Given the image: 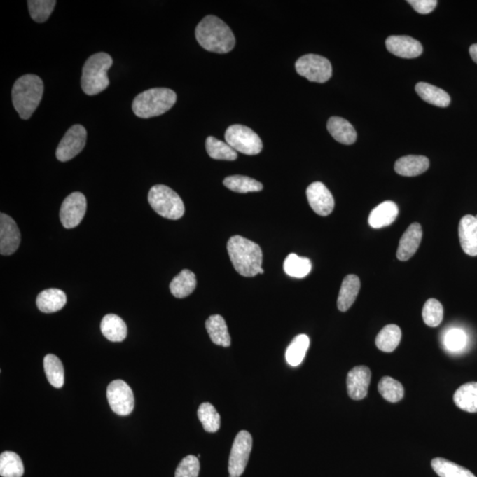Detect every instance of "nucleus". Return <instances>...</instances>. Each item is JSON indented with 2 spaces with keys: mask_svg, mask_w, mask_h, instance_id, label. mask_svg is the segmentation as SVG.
Here are the masks:
<instances>
[{
  "mask_svg": "<svg viewBox=\"0 0 477 477\" xmlns=\"http://www.w3.org/2000/svg\"><path fill=\"white\" fill-rule=\"evenodd\" d=\"M360 289V279L357 275L350 274L345 277L338 297V309L343 312L350 310L357 300Z\"/></svg>",
  "mask_w": 477,
  "mask_h": 477,
  "instance_id": "obj_21",
  "label": "nucleus"
},
{
  "mask_svg": "<svg viewBox=\"0 0 477 477\" xmlns=\"http://www.w3.org/2000/svg\"><path fill=\"white\" fill-rule=\"evenodd\" d=\"M196 287V277L191 270H181L170 283V291L176 298L188 297L194 292Z\"/></svg>",
  "mask_w": 477,
  "mask_h": 477,
  "instance_id": "obj_28",
  "label": "nucleus"
},
{
  "mask_svg": "<svg viewBox=\"0 0 477 477\" xmlns=\"http://www.w3.org/2000/svg\"><path fill=\"white\" fill-rule=\"evenodd\" d=\"M101 331L108 340L121 343L126 339L127 327L123 318L117 314H106L101 322Z\"/></svg>",
  "mask_w": 477,
  "mask_h": 477,
  "instance_id": "obj_25",
  "label": "nucleus"
},
{
  "mask_svg": "<svg viewBox=\"0 0 477 477\" xmlns=\"http://www.w3.org/2000/svg\"><path fill=\"white\" fill-rule=\"evenodd\" d=\"M205 145L209 157L216 160L233 161L238 158L237 152L228 144L215 137H209L206 139Z\"/></svg>",
  "mask_w": 477,
  "mask_h": 477,
  "instance_id": "obj_33",
  "label": "nucleus"
},
{
  "mask_svg": "<svg viewBox=\"0 0 477 477\" xmlns=\"http://www.w3.org/2000/svg\"><path fill=\"white\" fill-rule=\"evenodd\" d=\"M43 368L49 383L53 387L62 388L65 382V371L62 361L56 355L47 354L43 360Z\"/></svg>",
  "mask_w": 477,
  "mask_h": 477,
  "instance_id": "obj_31",
  "label": "nucleus"
},
{
  "mask_svg": "<svg viewBox=\"0 0 477 477\" xmlns=\"http://www.w3.org/2000/svg\"><path fill=\"white\" fill-rule=\"evenodd\" d=\"M431 466L436 475L441 477H476L469 469L444 458L433 459Z\"/></svg>",
  "mask_w": 477,
  "mask_h": 477,
  "instance_id": "obj_34",
  "label": "nucleus"
},
{
  "mask_svg": "<svg viewBox=\"0 0 477 477\" xmlns=\"http://www.w3.org/2000/svg\"><path fill=\"white\" fill-rule=\"evenodd\" d=\"M25 466L21 457L13 452H4L0 455V476L2 477H22Z\"/></svg>",
  "mask_w": 477,
  "mask_h": 477,
  "instance_id": "obj_32",
  "label": "nucleus"
},
{
  "mask_svg": "<svg viewBox=\"0 0 477 477\" xmlns=\"http://www.w3.org/2000/svg\"><path fill=\"white\" fill-rule=\"evenodd\" d=\"M206 330L213 343L228 347L231 346V337L228 333L224 318L219 314H213L209 317L205 323Z\"/></svg>",
  "mask_w": 477,
  "mask_h": 477,
  "instance_id": "obj_24",
  "label": "nucleus"
},
{
  "mask_svg": "<svg viewBox=\"0 0 477 477\" xmlns=\"http://www.w3.org/2000/svg\"><path fill=\"white\" fill-rule=\"evenodd\" d=\"M198 415L205 431L215 433L221 428V415L209 402L200 405Z\"/></svg>",
  "mask_w": 477,
  "mask_h": 477,
  "instance_id": "obj_37",
  "label": "nucleus"
},
{
  "mask_svg": "<svg viewBox=\"0 0 477 477\" xmlns=\"http://www.w3.org/2000/svg\"><path fill=\"white\" fill-rule=\"evenodd\" d=\"M87 211V200L82 193L70 194L62 202L60 218L64 228L72 229L79 226Z\"/></svg>",
  "mask_w": 477,
  "mask_h": 477,
  "instance_id": "obj_12",
  "label": "nucleus"
},
{
  "mask_svg": "<svg viewBox=\"0 0 477 477\" xmlns=\"http://www.w3.org/2000/svg\"><path fill=\"white\" fill-rule=\"evenodd\" d=\"M468 337L465 331L461 329H452L446 333L444 344L449 351L457 352L466 347Z\"/></svg>",
  "mask_w": 477,
  "mask_h": 477,
  "instance_id": "obj_42",
  "label": "nucleus"
},
{
  "mask_svg": "<svg viewBox=\"0 0 477 477\" xmlns=\"http://www.w3.org/2000/svg\"><path fill=\"white\" fill-rule=\"evenodd\" d=\"M469 53L473 62H475L477 64V43H476V45L470 46Z\"/></svg>",
  "mask_w": 477,
  "mask_h": 477,
  "instance_id": "obj_44",
  "label": "nucleus"
},
{
  "mask_svg": "<svg viewBox=\"0 0 477 477\" xmlns=\"http://www.w3.org/2000/svg\"><path fill=\"white\" fill-rule=\"evenodd\" d=\"M307 198L310 207L317 215L326 216L333 212L334 198L322 182L317 181L307 188Z\"/></svg>",
  "mask_w": 477,
  "mask_h": 477,
  "instance_id": "obj_13",
  "label": "nucleus"
},
{
  "mask_svg": "<svg viewBox=\"0 0 477 477\" xmlns=\"http://www.w3.org/2000/svg\"><path fill=\"white\" fill-rule=\"evenodd\" d=\"M444 317L442 304L436 299H429L422 309V319L428 326L436 327L441 324Z\"/></svg>",
  "mask_w": 477,
  "mask_h": 477,
  "instance_id": "obj_40",
  "label": "nucleus"
},
{
  "mask_svg": "<svg viewBox=\"0 0 477 477\" xmlns=\"http://www.w3.org/2000/svg\"><path fill=\"white\" fill-rule=\"evenodd\" d=\"M296 69L300 76L312 83H326L333 74V67L329 60L317 54L300 57L296 63Z\"/></svg>",
  "mask_w": 477,
  "mask_h": 477,
  "instance_id": "obj_8",
  "label": "nucleus"
},
{
  "mask_svg": "<svg viewBox=\"0 0 477 477\" xmlns=\"http://www.w3.org/2000/svg\"><path fill=\"white\" fill-rule=\"evenodd\" d=\"M67 303V296L62 290L50 289L43 291L36 298V305L43 313H54L63 309Z\"/></svg>",
  "mask_w": 477,
  "mask_h": 477,
  "instance_id": "obj_23",
  "label": "nucleus"
},
{
  "mask_svg": "<svg viewBox=\"0 0 477 477\" xmlns=\"http://www.w3.org/2000/svg\"><path fill=\"white\" fill-rule=\"evenodd\" d=\"M327 130L331 137L340 144L351 145L357 141V131L350 123L343 118H330L327 123Z\"/></svg>",
  "mask_w": 477,
  "mask_h": 477,
  "instance_id": "obj_22",
  "label": "nucleus"
},
{
  "mask_svg": "<svg viewBox=\"0 0 477 477\" xmlns=\"http://www.w3.org/2000/svg\"><path fill=\"white\" fill-rule=\"evenodd\" d=\"M226 188L233 192L245 193L259 192L263 191V184L255 179L247 177V176L233 175L226 177L223 181Z\"/></svg>",
  "mask_w": 477,
  "mask_h": 477,
  "instance_id": "obj_36",
  "label": "nucleus"
},
{
  "mask_svg": "<svg viewBox=\"0 0 477 477\" xmlns=\"http://www.w3.org/2000/svg\"><path fill=\"white\" fill-rule=\"evenodd\" d=\"M453 401L462 410L477 413V382L462 385L453 395Z\"/></svg>",
  "mask_w": 477,
  "mask_h": 477,
  "instance_id": "obj_26",
  "label": "nucleus"
},
{
  "mask_svg": "<svg viewBox=\"0 0 477 477\" xmlns=\"http://www.w3.org/2000/svg\"><path fill=\"white\" fill-rule=\"evenodd\" d=\"M476 216V219H477V215H476V216Z\"/></svg>",
  "mask_w": 477,
  "mask_h": 477,
  "instance_id": "obj_45",
  "label": "nucleus"
},
{
  "mask_svg": "<svg viewBox=\"0 0 477 477\" xmlns=\"http://www.w3.org/2000/svg\"><path fill=\"white\" fill-rule=\"evenodd\" d=\"M200 471V462L198 457L188 455L185 457L177 466L175 477H198Z\"/></svg>",
  "mask_w": 477,
  "mask_h": 477,
  "instance_id": "obj_41",
  "label": "nucleus"
},
{
  "mask_svg": "<svg viewBox=\"0 0 477 477\" xmlns=\"http://www.w3.org/2000/svg\"><path fill=\"white\" fill-rule=\"evenodd\" d=\"M55 0H29L28 1L30 16L36 22H45L49 19L56 6Z\"/></svg>",
  "mask_w": 477,
  "mask_h": 477,
  "instance_id": "obj_39",
  "label": "nucleus"
},
{
  "mask_svg": "<svg viewBox=\"0 0 477 477\" xmlns=\"http://www.w3.org/2000/svg\"><path fill=\"white\" fill-rule=\"evenodd\" d=\"M196 40L202 48L216 53H228L235 48V36L222 20L208 15L195 29Z\"/></svg>",
  "mask_w": 477,
  "mask_h": 477,
  "instance_id": "obj_1",
  "label": "nucleus"
},
{
  "mask_svg": "<svg viewBox=\"0 0 477 477\" xmlns=\"http://www.w3.org/2000/svg\"><path fill=\"white\" fill-rule=\"evenodd\" d=\"M87 131L82 125H74L67 131L57 148L56 157L60 162H67L76 157L85 147Z\"/></svg>",
  "mask_w": 477,
  "mask_h": 477,
  "instance_id": "obj_11",
  "label": "nucleus"
},
{
  "mask_svg": "<svg viewBox=\"0 0 477 477\" xmlns=\"http://www.w3.org/2000/svg\"><path fill=\"white\" fill-rule=\"evenodd\" d=\"M230 260L237 272L243 277H251L262 269L263 252L256 242L244 237H231L228 242Z\"/></svg>",
  "mask_w": 477,
  "mask_h": 477,
  "instance_id": "obj_2",
  "label": "nucleus"
},
{
  "mask_svg": "<svg viewBox=\"0 0 477 477\" xmlns=\"http://www.w3.org/2000/svg\"><path fill=\"white\" fill-rule=\"evenodd\" d=\"M401 340V328L396 324H388L378 334L375 345L378 350L392 353L399 346Z\"/></svg>",
  "mask_w": 477,
  "mask_h": 477,
  "instance_id": "obj_29",
  "label": "nucleus"
},
{
  "mask_svg": "<svg viewBox=\"0 0 477 477\" xmlns=\"http://www.w3.org/2000/svg\"><path fill=\"white\" fill-rule=\"evenodd\" d=\"M399 208L395 202L385 201L372 209L368 216V224L375 229L385 228L392 224L397 219Z\"/></svg>",
  "mask_w": 477,
  "mask_h": 477,
  "instance_id": "obj_20",
  "label": "nucleus"
},
{
  "mask_svg": "<svg viewBox=\"0 0 477 477\" xmlns=\"http://www.w3.org/2000/svg\"><path fill=\"white\" fill-rule=\"evenodd\" d=\"M378 391L382 397L392 403H396L404 397V388L400 382L390 377H384L378 384Z\"/></svg>",
  "mask_w": 477,
  "mask_h": 477,
  "instance_id": "obj_38",
  "label": "nucleus"
},
{
  "mask_svg": "<svg viewBox=\"0 0 477 477\" xmlns=\"http://www.w3.org/2000/svg\"><path fill=\"white\" fill-rule=\"evenodd\" d=\"M177 96L167 88H154L144 91L134 98L133 111L137 117L150 118L164 114L174 106Z\"/></svg>",
  "mask_w": 477,
  "mask_h": 477,
  "instance_id": "obj_4",
  "label": "nucleus"
},
{
  "mask_svg": "<svg viewBox=\"0 0 477 477\" xmlns=\"http://www.w3.org/2000/svg\"><path fill=\"white\" fill-rule=\"evenodd\" d=\"M385 45L389 52L403 59H415L420 56L424 50L420 42L407 36H389Z\"/></svg>",
  "mask_w": 477,
  "mask_h": 477,
  "instance_id": "obj_16",
  "label": "nucleus"
},
{
  "mask_svg": "<svg viewBox=\"0 0 477 477\" xmlns=\"http://www.w3.org/2000/svg\"><path fill=\"white\" fill-rule=\"evenodd\" d=\"M422 238V228L419 223H413L408 226L407 231L401 236L397 249V258L400 261H408L421 244Z\"/></svg>",
  "mask_w": 477,
  "mask_h": 477,
  "instance_id": "obj_17",
  "label": "nucleus"
},
{
  "mask_svg": "<svg viewBox=\"0 0 477 477\" xmlns=\"http://www.w3.org/2000/svg\"><path fill=\"white\" fill-rule=\"evenodd\" d=\"M310 343V338L306 334H300L294 338L286 352V359L290 366L297 367L303 363Z\"/></svg>",
  "mask_w": 477,
  "mask_h": 477,
  "instance_id": "obj_30",
  "label": "nucleus"
},
{
  "mask_svg": "<svg viewBox=\"0 0 477 477\" xmlns=\"http://www.w3.org/2000/svg\"><path fill=\"white\" fill-rule=\"evenodd\" d=\"M226 143L228 144L236 152L254 155L259 154L263 150V143L258 134L251 128L242 125H233L225 134Z\"/></svg>",
  "mask_w": 477,
  "mask_h": 477,
  "instance_id": "obj_7",
  "label": "nucleus"
},
{
  "mask_svg": "<svg viewBox=\"0 0 477 477\" xmlns=\"http://www.w3.org/2000/svg\"><path fill=\"white\" fill-rule=\"evenodd\" d=\"M459 237L462 248L466 255L477 256V219L472 215L463 216L459 221Z\"/></svg>",
  "mask_w": 477,
  "mask_h": 477,
  "instance_id": "obj_18",
  "label": "nucleus"
},
{
  "mask_svg": "<svg viewBox=\"0 0 477 477\" xmlns=\"http://www.w3.org/2000/svg\"><path fill=\"white\" fill-rule=\"evenodd\" d=\"M311 262L307 257H300L296 254H290L284 263V270L287 275L296 279H303L311 272Z\"/></svg>",
  "mask_w": 477,
  "mask_h": 477,
  "instance_id": "obj_35",
  "label": "nucleus"
},
{
  "mask_svg": "<svg viewBox=\"0 0 477 477\" xmlns=\"http://www.w3.org/2000/svg\"><path fill=\"white\" fill-rule=\"evenodd\" d=\"M113 66V59L106 53H98L86 60L83 69L81 85L89 96L102 92L109 86L107 71Z\"/></svg>",
  "mask_w": 477,
  "mask_h": 477,
  "instance_id": "obj_5",
  "label": "nucleus"
},
{
  "mask_svg": "<svg viewBox=\"0 0 477 477\" xmlns=\"http://www.w3.org/2000/svg\"><path fill=\"white\" fill-rule=\"evenodd\" d=\"M408 2L416 12L422 13V15H427V13H431L438 5V1H436V0H409Z\"/></svg>",
  "mask_w": 477,
  "mask_h": 477,
  "instance_id": "obj_43",
  "label": "nucleus"
},
{
  "mask_svg": "<svg viewBox=\"0 0 477 477\" xmlns=\"http://www.w3.org/2000/svg\"><path fill=\"white\" fill-rule=\"evenodd\" d=\"M429 167L428 158L424 155H409L396 161L394 170L398 174L414 177L424 174Z\"/></svg>",
  "mask_w": 477,
  "mask_h": 477,
  "instance_id": "obj_19",
  "label": "nucleus"
},
{
  "mask_svg": "<svg viewBox=\"0 0 477 477\" xmlns=\"http://www.w3.org/2000/svg\"><path fill=\"white\" fill-rule=\"evenodd\" d=\"M252 445L253 439L249 432L242 431L237 434L229 457L230 477H240L245 471Z\"/></svg>",
  "mask_w": 477,
  "mask_h": 477,
  "instance_id": "obj_9",
  "label": "nucleus"
},
{
  "mask_svg": "<svg viewBox=\"0 0 477 477\" xmlns=\"http://www.w3.org/2000/svg\"><path fill=\"white\" fill-rule=\"evenodd\" d=\"M43 83L35 74H25L16 81L12 90L13 107L22 120H29L41 102Z\"/></svg>",
  "mask_w": 477,
  "mask_h": 477,
  "instance_id": "obj_3",
  "label": "nucleus"
},
{
  "mask_svg": "<svg viewBox=\"0 0 477 477\" xmlns=\"http://www.w3.org/2000/svg\"><path fill=\"white\" fill-rule=\"evenodd\" d=\"M148 201L151 208L165 219L177 221L185 213V206L180 195L165 185H155L151 188Z\"/></svg>",
  "mask_w": 477,
  "mask_h": 477,
  "instance_id": "obj_6",
  "label": "nucleus"
},
{
  "mask_svg": "<svg viewBox=\"0 0 477 477\" xmlns=\"http://www.w3.org/2000/svg\"><path fill=\"white\" fill-rule=\"evenodd\" d=\"M21 243V233L15 221L1 213L0 214V253L2 256L13 255Z\"/></svg>",
  "mask_w": 477,
  "mask_h": 477,
  "instance_id": "obj_14",
  "label": "nucleus"
},
{
  "mask_svg": "<svg viewBox=\"0 0 477 477\" xmlns=\"http://www.w3.org/2000/svg\"><path fill=\"white\" fill-rule=\"evenodd\" d=\"M371 371L367 366H357L348 372L347 387L348 395L354 401L363 400L368 394Z\"/></svg>",
  "mask_w": 477,
  "mask_h": 477,
  "instance_id": "obj_15",
  "label": "nucleus"
},
{
  "mask_svg": "<svg viewBox=\"0 0 477 477\" xmlns=\"http://www.w3.org/2000/svg\"><path fill=\"white\" fill-rule=\"evenodd\" d=\"M107 400L111 410L121 416L130 415L134 410V398L133 391L126 382L114 380L108 385Z\"/></svg>",
  "mask_w": 477,
  "mask_h": 477,
  "instance_id": "obj_10",
  "label": "nucleus"
},
{
  "mask_svg": "<svg viewBox=\"0 0 477 477\" xmlns=\"http://www.w3.org/2000/svg\"><path fill=\"white\" fill-rule=\"evenodd\" d=\"M415 91L425 102L438 107H448L451 97L446 91L426 83L416 84Z\"/></svg>",
  "mask_w": 477,
  "mask_h": 477,
  "instance_id": "obj_27",
  "label": "nucleus"
}]
</instances>
